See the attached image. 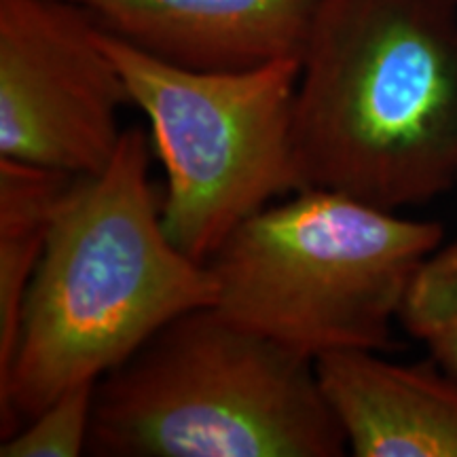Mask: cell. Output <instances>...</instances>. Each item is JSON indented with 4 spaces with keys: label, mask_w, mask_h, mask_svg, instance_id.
Masks as SVG:
<instances>
[{
    "label": "cell",
    "mask_w": 457,
    "mask_h": 457,
    "mask_svg": "<svg viewBox=\"0 0 457 457\" xmlns=\"http://www.w3.org/2000/svg\"><path fill=\"white\" fill-rule=\"evenodd\" d=\"M100 41L151 125L165 171L162 220L182 253L208 262L245 219L301 191L293 134L299 57L197 71L102 28Z\"/></svg>",
    "instance_id": "cell-5"
},
{
    "label": "cell",
    "mask_w": 457,
    "mask_h": 457,
    "mask_svg": "<svg viewBox=\"0 0 457 457\" xmlns=\"http://www.w3.org/2000/svg\"><path fill=\"white\" fill-rule=\"evenodd\" d=\"M74 180L0 157V373L13 358L26 295Z\"/></svg>",
    "instance_id": "cell-9"
},
{
    "label": "cell",
    "mask_w": 457,
    "mask_h": 457,
    "mask_svg": "<svg viewBox=\"0 0 457 457\" xmlns=\"http://www.w3.org/2000/svg\"><path fill=\"white\" fill-rule=\"evenodd\" d=\"M436 220L328 188H301L245 219L205 265L216 303L312 358L384 352L409 286L443 245Z\"/></svg>",
    "instance_id": "cell-4"
},
{
    "label": "cell",
    "mask_w": 457,
    "mask_h": 457,
    "mask_svg": "<svg viewBox=\"0 0 457 457\" xmlns=\"http://www.w3.org/2000/svg\"><path fill=\"white\" fill-rule=\"evenodd\" d=\"M98 381L74 386L11 432L0 457H79L87 453Z\"/></svg>",
    "instance_id": "cell-11"
},
{
    "label": "cell",
    "mask_w": 457,
    "mask_h": 457,
    "mask_svg": "<svg viewBox=\"0 0 457 457\" xmlns=\"http://www.w3.org/2000/svg\"><path fill=\"white\" fill-rule=\"evenodd\" d=\"M303 188L386 210L457 182V0H318L299 55Z\"/></svg>",
    "instance_id": "cell-2"
},
{
    "label": "cell",
    "mask_w": 457,
    "mask_h": 457,
    "mask_svg": "<svg viewBox=\"0 0 457 457\" xmlns=\"http://www.w3.org/2000/svg\"><path fill=\"white\" fill-rule=\"evenodd\" d=\"M151 138L125 129L104 171L72 182L0 373V436L74 386L100 381L165 324L216 303V279L171 242Z\"/></svg>",
    "instance_id": "cell-1"
},
{
    "label": "cell",
    "mask_w": 457,
    "mask_h": 457,
    "mask_svg": "<svg viewBox=\"0 0 457 457\" xmlns=\"http://www.w3.org/2000/svg\"><path fill=\"white\" fill-rule=\"evenodd\" d=\"M89 455L341 457L316 358L214 305L153 335L96 387Z\"/></svg>",
    "instance_id": "cell-3"
},
{
    "label": "cell",
    "mask_w": 457,
    "mask_h": 457,
    "mask_svg": "<svg viewBox=\"0 0 457 457\" xmlns=\"http://www.w3.org/2000/svg\"><path fill=\"white\" fill-rule=\"evenodd\" d=\"M324 396L356 457H457V377L379 352L316 358Z\"/></svg>",
    "instance_id": "cell-8"
},
{
    "label": "cell",
    "mask_w": 457,
    "mask_h": 457,
    "mask_svg": "<svg viewBox=\"0 0 457 457\" xmlns=\"http://www.w3.org/2000/svg\"><path fill=\"white\" fill-rule=\"evenodd\" d=\"M112 37L187 68L299 57L318 0H66Z\"/></svg>",
    "instance_id": "cell-7"
},
{
    "label": "cell",
    "mask_w": 457,
    "mask_h": 457,
    "mask_svg": "<svg viewBox=\"0 0 457 457\" xmlns=\"http://www.w3.org/2000/svg\"><path fill=\"white\" fill-rule=\"evenodd\" d=\"M398 322L424 343L434 362L457 377V239L420 267Z\"/></svg>",
    "instance_id": "cell-10"
},
{
    "label": "cell",
    "mask_w": 457,
    "mask_h": 457,
    "mask_svg": "<svg viewBox=\"0 0 457 457\" xmlns=\"http://www.w3.org/2000/svg\"><path fill=\"white\" fill-rule=\"evenodd\" d=\"M131 104L100 26L66 0H0V157L77 176L108 168Z\"/></svg>",
    "instance_id": "cell-6"
}]
</instances>
